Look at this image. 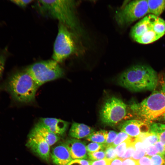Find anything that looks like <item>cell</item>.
I'll return each mask as SVG.
<instances>
[{"mask_svg":"<svg viewBox=\"0 0 165 165\" xmlns=\"http://www.w3.org/2000/svg\"><path fill=\"white\" fill-rule=\"evenodd\" d=\"M158 81L156 71L150 66L142 64L131 67L123 72L118 79L119 85L135 92L154 90Z\"/></svg>","mask_w":165,"mask_h":165,"instance_id":"6da1fadb","label":"cell"},{"mask_svg":"<svg viewBox=\"0 0 165 165\" xmlns=\"http://www.w3.org/2000/svg\"><path fill=\"white\" fill-rule=\"evenodd\" d=\"M5 89L15 101L21 103L34 102L39 87L26 68L17 71L7 79Z\"/></svg>","mask_w":165,"mask_h":165,"instance_id":"7a4b0ae2","label":"cell"},{"mask_svg":"<svg viewBox=\"0 0 165 165\" xmlns=\"http://www.w3.org/2000/svg\"><path fill=\"white\" fill-rule=\"evenodd\" d=\"M40 10L58 20L72 32L78 31V22L75 13V2L68 0L38 1Z\"/></svg>","mask_w":165,"mask_h":165,"instance_id":"3957f363","label":"cell"},{"mask_svg":"<svg viewBox=\"0 0 165 165\" xmlns=\"http://www.w3.org/2000/svg\"><path fill=\"white\" fill-rule=\"evenodd\" d=\"M133 115L145 123L153 121L165 112V94L161 91H154L140 103L130 105Z\"/></svg>","mask_w":165,"mask_h":165,"instance_id":"277c9868","label":"cell"},{"mask_svg":"<svg viewBox=\"0 0 165 165\" xmlns=\"http://www.w3.org/2000/svg\"><path fill=\"white\" fill-rule=\"evenodd\" d=\"M26 68L39 86L61 78L64 75L62 68L53 60L38 62Z\"/></svg>","mask_w":165,"mask_h":165,"instance_id":"5b68a950","label":"cell"},{"mask_svg":"<svg viewBox=\"0 0 165 165\" xmlns=\"http://www.w3.org/2000/svg\"><path fill=\"white\" fill-rule=\"evenodd\" d=\"M73 37L72 32L59 23L53 46V60L58 63L62 62L75 52L76 48Z\"/></svg>","mask_w":165,"mask_h":165,"instance_id":"8992f818","label":"cell"},{"mask_svg":"<svg viewBox=\"0 0 165 165\" xmlns=\"http://www.w3.org/2000/svg\"><path fill=\"white\" fill-rule=\"evenodd\" d=\"M127 113L126 104L120 99L112 97L105 101L100 111L99 116L104 124L113 126L124 119Z\"/></svg>","mask_w":165,"mask_h":165,"instance_id":"52a82bcc","label":"cell"},{"mask_svg":"<svg viewBox=\"0 0 165 165\" xmlns=\"http://www.w3.org/2000/svg\"><path fill=\"white\" fill-rule=\"evenodd\" d=\"M147 1L137 0L127 3L116 13L115 18L120 26L128 25L149 13Z\"/></svg>","mask_w":165,"mask_h":165,"instance_id":"ba28073f","label":"cell"},{"mask_svg":"<svg viewBox=\"0 0 165 165\" xmlns=\"http://www.w3.org/2000/svg\"><path fill=\"white\" fill-rule=\"evenodd\" d=\"M26 145L41 159L46 161H49L50 146L33 129L29 134Z\"/></svg>","mask_w":165,"mask_h":165,"instance_id":"9c48e42d","label":"cell"},{"mask_svg":"<svg viewBox=\"0 0 165 165\" xmlns=\"http://www.w3.org/2000/svg\"><path fill=\"white\" fill-rule=\"evenodd\" d=\"M119 128L121 131L129 136L136 138L142 134L148 132L150 126L148 123L138 119L127 120L121 123Z\"/></svg>","mask_w":165,"mask_h":165,"instance_id":"30bf717a","label":"cell"},{"mask_svg":"<svg viewBox=\"0 0 165 165\" xmlns=\"http://www.w3.org/2000/svg\"><path fill=\"white\" fill-rule=\"evenodd\" d=\"M73 160L86 159L89 158L86 143L77 139L71 138L64 142Z\"/></svg>","mask_w":165,"mask_h":165,"instance_id":"8fae6325","label":"cell"},{"mask_svg":"<svg viewBox=\"0 0 165 165\" xmlns=\"http://www.w3.org/2000/svg\"><path fill=\"white\" fill-rule=\"evenodd\" d=\"M50 154L55 165H68L73 160L64 143L54 146L52 148Z\"/></svg>","mask_w":165,"mask_h":165,"instance_id":"7c38bea8","label":"cell"},{"mask_svg":"<svg viewBox=\"0 0 165 165\" xmlns=\"http://www.w3.org/2000/svg\"><path fill=\"white\" fill-rule=\"evenodd\" d=\"M38 123L58 136L64 134L69 125L67 121L52 118H41Z\"/></svg>","mask_w":165,"mask_h":165,"instance_id":"4fadbf2b","label":"cell"},{"mask_svg":"<svg viewBox=\"0 0 165 165\" xmlns=\"http://www.w3.org/2000/svg\"><path fill=\"white\" fill-rule=\"evenodd\" d=\"M158 17L152 14L144 17L132 28L131 35L135 40L148 31L152 29L153 25Z\"/></svg>","mask_w":165,"mask_h":165,"instance_id":"5bb4252c","label":"cell"},{"mask_svg":"<svg viewBox=\"0 0 165 165\" xmlns=\"http://www.w3.org/2000/svg\"><path fill=\"white\" fill-rule=\"evenodd\" d=\"M94 131L92 128L87 125L74 122L70 128L69 134L72 138L79 139L87 137Z\"/></svg>","mask_w":165,"mask_h":165,"instance_id":"9a60e30c","label":"cell"},{"mask_svg":"<svg viewBox=\"0 0 165 165\" xmlns=\"http://www.w3.org/2000/svg\"><path fill=\"white\" fill-rule=\"evenodd\" d=\"M33 129L45 139L50 146L54 145L60 139L58 135L52 132L38 122Z\"/></svg>","mask_w":165,"mask_h":165,"instance_id":"2e32d148","label":"cell"},{"mask_svg":"<svg viewBox=\"0 0 165 165\" xmlns=\"http://www.w3.org/2000/svg\"><path fill=\"white\" fill-rule=\"evenodd\" d=\"M149 12L158 17L165 10V0H147Z\"/></svg>","mask_w":165,"mask_h":165,"instance_id":"e0dca14e","label":"cell"},{"mask_svg":"<svg viewBox=\"0 0 165 165\" xmlns=\"http://www.w3.org/2000/svg\"><path fill=\"white\" fill-rule=\"evenodd\" d=\"M161 37L160 36L151 29L137 38L135 41L139 43L148 44L157 40Z\"/></svg>","mask_w":165,"mask_h":165,"instance_id":"ac0fdd59","label":"cell"},{"mask_svg":"<svg viewBox=\"0 0 165 165\" xmlns=\"http://www.w3.org/2000/svg\"><path fill=\"white\" fill-rule=\"evenodd\" d=\"M108 136L107 131L101 130L93 132L86 137V140L88 141L103 144L106 143Z\"/></svg>","mask_w":165,"mask_h":165,"instance_id":"d6986e66","label":"cell"},{"mask_svg":"<svg viewBox=\"0 0 165 165\" xmlns=\"http://www.w3.org/2000/svg\"><path fill=\"white\" fill-rule=\"evenodd\" d=\"M150 132L156 134L159 141L165 145V124L155 123L150 126Z\"/></svg>","mask_w":165,"mask_h":165,"instance_id":"ffe728a7","label":"cell"},{"mask_svg":"<svg viewBox=\"0 0 165 165\" xmlns=\"http://www.w3.org/2000/svg\"><path fill=\"white\" fill-rule=\"evenodd\" d=\"M136 138L143 142L146 148L149 145H155L157 142L159 141L158 137L150 132L141 134Z\"/></svg>","mask_w":165,"mask_h":165,"instance_id":"44dd1931","label":"cell"},{"mask_svg":"<svg viewBox=\"0 0 165 165\" xmlns=\"http://www.w3.org/2000/svg\"><path fill=\"white\" fill-rule=\"evenodd\" d=\"M135 151L132 158L137 161L145 155V147L143 142L136 138L134 143Z\"/></svg>","mask_w":165,"mask_h":165,"instance_id":"7402d4cb","label":"cell"},{"mask_svg":"<svg viewBox=\"0 0 165 165\" xmlns=\"http://www.w3.org/2000/svg\"><path fill=\"white\" fill-rule=\"evenodd\" d=\"M135 139L136 138L130 137L116 146L115 149L117 157L121 158L128 147L134 143Z\"/></svg>","mask_w":165,"mask_h":165,"instance_id":"603a6c76","label":"cell"},{"mask_svg":"<svg viewBox=\"0 0 165 165\" xmlns=\"http://www.w3.org/2000/svg\"><path fill=\"white\" fill-rule=\"evenodd\" d=\"M152 29L162 37L165 34V21L158 17L154 22Z\"/></svg>","mask_w":165,"mask_h":165,"instance_id":"cb8c5ba5","label":"cell"},{"mask_svg":"<svg viewBox=\"0 0 165 165\" xmlns=\"http://www.w3.org/2000/svg\"><path fill=\"white\" fill-rule=\"evenodd\" d=\"M151 165H165V157L158 153L150 157Z\"/></svg>","mask_w":165,"mask_h":165,"instance_id":"d4e9b609","label":"cell"},{"mask_svg":"<svg viewBox=\"0 0 165 165\" xmlns=\"http://www.w3.org/2000/svg\"><path fill=\"white\" fill-rule=\"evenodd\" d=\"M130 137L124 132L121 131L118 134L117 136L112 145L116 147L120 143L129 138Z\"/></svg>","mask_w":165,"mask_h":165,"instance_id":"484cf974","label":"cell"},{"mask_svg":"<svg viewBox=\"0 0 165 165\" xmlns=\"http://www.w3.org/2000/svg\"><path fill=\"white\" fill-rule=\"evenodd\" d=\"M89 158L92 160H99L106 158L105 152L104 151L94 152H88Z\"/></svg>","mask_w":165,"mask_h":165,"instance_id":"4316f807","label":"cell"},{"mask_svg":"<svg viewBox=\"0 0 165 165\" xmlns=\"http://www.w3.org/2000/svg\"><path fill=\"white\" fill-rule=\"evenodd\" d=\"M87 151L89 152H94L98 151L103 150V144L97 143H91L86 146Z\"/></svg>","mask_w":165,"mask_h":165,"instance_id":"83f0119b","label":"cell"},{"mask_svg":"<svg viewBox=\"0 0 165 165\" xmlns=\"http://www.w3.org/2000/svg\"><path fill=\"white\" fill-rule=\"evenodd\" d=\"M115 147L112 145L107 147L104 151L105 152L106 158L110 160H112L117 157L116 153Z\"/></svg>","mask_w":165,"mask_h":165,"instance_id":"f1b7e54d","label":"cell"},{"mask_svg":"<svg viewBox=\"0 0 165 165\" xmlns=\"http://www.w3.org/2000/svg\"><path fill=\"white\" fill-rule=\"evenodd\" d=\"M117 135V133L114 131L110 130L108 132V136L106 143L103 144L104 150L107 147L112 145Z\"/></svg>","mask_w":165,"mask_h":165,"instance_id":"f546056e","label":"cell"},{"mask_svg":"<svg viewBox=\"0 0 165 165\" xmlns=\"http://www.w3.org/2000/svg\"><path fill=\"white\" fill-rule=\"evenodd\" d=\"M135 151V149L133 143L128 147L124 154L121 158L124 160L132 157Z\"/></svg>","mask_w":165,"mask_h":165,"instance_id":"4dcf8cb0","label":"cell"},{"mask_svg":"<svg viewBox=\"0 0 165 165\" xmlns=\"http://www.w3.org/2000/svg\"><path fill=\"white\" fill-rule=\"evenodd\" d=\"M158 150L155 145H150L145 148V155L151 157L158 153Z\"/></svg>","mask_w":165,"mask_h":165,"instance_id":"1f68e13d","label":"cell"},{"mask_svg":"<svg viewBox=\"0 0 165 165\" xmlns=\"http://www.w3.org/2000/svg\"><path fill=\"white\" fill-rule=\"evenodd\" d=\"M90 161L85 159L72 160L68 165H90Z\"/></svg>","mask_w":165,"mask_h":165,"instance_id":"d6a6232c","label":"cell"},{"mask_svg":"<svg viewBox=\"0 0 165 165\" xmlns=\"http://www.w3.org/2000/svg\"><path fill=\"white\" fill-rule=\"evenodd\" d=\"M33 1L32 0H13L11 2L18 6L24 8L31 3Z\"/></svg>","mask_w":165,"mask_h":165,"instance_id":"836d02e7","label":"cell"},{"mask_svg":"<svg viewBox=\"0 0 165 165\" xmlns=\"http://www.w3.org/2000/svg\"><path fill=\"white\" fill-rule=\"evenodd\" d=\"M111 160L107 159L90 161V165H110Z\"/></svg>","mask_w":165,"mask_h":165,"instance_id":"e575fe53","label":"cell"},{"mask_svg":"<svg viewBox=\"0 0 165 165\" xmlns=\"http://www.w3.org/2000/svg\"><path fill=\"white\" fill-rule=\"evenodd\" d=\"M6 60V56L4 54H0V79L3 72Z\"/></svg>","mask_w":165,"mask_h":165,"instance_id":"d590c367","label":"cell"},{"mask_svg":"<svg viewBox=\"0 0 165 165\" xmlns=\"http://www.w3.org/2000/svg\"><path fill=\"white\" fill-rule=\"evenodd\" d=\"M138 165H151L150 157L145 156L137 161Z\"/></svg>","mask_w":165,"mask_h":165,"instance_id":"8d00e7d4","label":"cell"},{"mask_svg":"<svg viewBox=\"0 0 165 165\" xmlns=\"http://www.w3.org/2000/svg\"><path fill=\"white\" fill-rule=\"evenodd\" d=\"M155 145L158 149V153L164 155L165 152V145L159 141L157 142Z\"/></svg>","mask_w":165,"mask_h":165,"instance_id":"74e56055","label":"cell"},{"mask_svg":"<svg viewBox=\"0 0 165 165\" xmlns=\"http://www.w3.org/2000/svg\"><path fill=\"white\" fill-rule=\"evenodd\" d=\"M122 165H138L137 161L132 158H128L123 160Z\"/></svg>","mask_w":165,"mask_h":165,"instance_id":"f35d334b","label":"cell"},{"mask_svg":"<svg viewBox=\"0 0 165 165\" xmlns=\"http://www.w3.org/2000/svg\"><path fill=\"white\" fill-rule=\"evenodd\" d=\"M123 160L121 158L116 157L111 160L110 165H122Z\"/></svg>","mask_w":165,"mask_h":165,"instance_id":"ab89813d","label":"cell"},{"mask_svg":"<svg viewBox=\"0 0 165 165\" xmlns=\"http://www.w3.org/2000/svg\"><path fill=\"white\" fill-rule=\"evenodd\" d=\"M161 91L165 94V77L163 78L160 82Z\"/></svg>","mask_w":165,"mask_h":165,"instance_id":"60d3db41","label":"cell"},{"mask_svg":"<svg viewBox=\"0 0 165 165\" xmlns=\"http://www.w3.org/2000/svg\"><path fill=\"white\" fill-rule=\"evenodd\" d=\"M158 119H160L165 123V112L162 114Z\"/></svg>","mask_w":165,"mask_h":165,"instance_id":"b9f144b4","label":"cell"},{"mask_svg":"<svg viewBox=\"0 0 165 165\" xmlns=\"http://www.w3.org/2000/svg\"><path fill=\"white\" fill-rule=\"evenodd\" d=\"M164 156L165 157V153H164Z\"/></svg>","mask_w":165,"mask_h":165,"instance_id":"7bdbcfd3","label":"cell"}]
</instances>
